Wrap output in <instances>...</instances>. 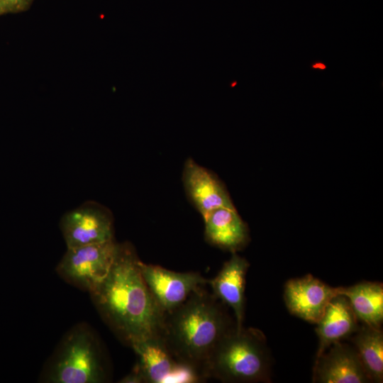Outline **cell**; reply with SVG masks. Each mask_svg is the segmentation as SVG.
Wrapping results in <instances>:
<instances>
[{"label": "cell", "mask_w": 383, "mask_h": 383, "mask_svg": "<svg viewBox=\"0 0 383 383\" xmlns=\"http://www.w3.org/2000/svg\"><path fill=\"white\" fill-rule=\"evenodd\" d=\"M139 261L131 245L118 244L108 275L89 292L106 323L130 346L162 335L165 317L143 278Z\"/></svg>", "instance_id": "1"}, {"label": "cell", "mask_w": 383, "mask_h": 383, "mask_svg": "<svg viewBox=\"0 0 383 383\" xmlns=\"http://www.w3.org/2000/svg\"><path fill=\"white\" fill-rule=\"evenodd\" d=\"M206 379L194 366L176 360L162 383H196Z\"/></svg>", "instance_id": "17"}, {"label": "cell", "mask_w": 383, "mask_h": 383, "mask_svg": "<svg viewBox=\"0 0 383 383\" xmlns=\"http://www.w3.org/2000/svg\"><path fill=\"white\" fill-rule=\"evenodd\" d=\"M106 373L94 335L85 328L73 330L65 338L48 373L53 383H99Z\"/></svg>", "instance_id": "4"}, {"label": "cell", "mask_w": 383, "mask_h": 383, "mask_svg": "<svg viewBox=\"0 0 383 383\" xmlns=\"http://www.w3.org/2000/svg\"><path fill=\"white\" fill-rule=\"evenodd\" d=\"M316 324L319 342L316 357L331 345L350 338L360 327L348 299L342 294L331 299Z\"/></svg>", "instance_id": "12"}, {"label": "cell", "mask_w": 383, "mask_h": 383, "mask_svg": "<svg viewBox=\"0 0 383 383\" xmlns=\"http://www.w3.org/2000/svg\"><path fill=\"white\" fill-rule=\"evenodd\" d=\"M122 383H142L144 382L143 377L136 365L131 372L122 378L120 381Z\"/></svg>", "instance_id": "19"}, {"label": "cell", "mask_w": 383, "mask_h": 383, "mask_svg": "<svg viewBox=\"0 0 383 383\" xmlns=\"http://www.w3.org/2000/svg\"><path fill=\"white\" fill-rule=\"evenodd\" d=\"M370 382H383V333L381 328L363 324L350 336Z\"/></svg>", "instance_id": "16"}, {"label": "cell", "mask_w": 383, "mask_h": 383, "mask_svg": "<svg viewBox=\"0 0 383 383\" xmlns=\"http://www.w3.org/2000/svg\"><path fill=\"white\" fill-rule=\"evenodd\" d=\"M249 267L245 258L234 252L209 282L212 294L232 309L237 330L243 328L245 280Z\"/></svg>", "instance_id": "11"}, {"label": "cell", "mask_w": 383, "mask_h": 383, "mask_svg": "<svg viewBox=\"0 0 383 383\" xmlns=\"http://www.w3.org/2000/svg\"><path fill=\"white\" fill-rule=\"evenodd\" d=\"M226 306L202 287L165 313L162 338L169 351L174 360L197 368L205 379L204 368L211 353L235 327Z\"/></svg>", "instance_id": "2"}, {"label": "cell", "mask_w": 383, "mask_h": 383, "mask_svg": "<svg viewBox=\"0 0 383 383\" xmlns=\"http://www.w3.org/2000/svg\"><path fill=\"white\" fill-rule=\"evenodd\" d=\"M34 0H0V16L27 11Z\"/></svg>", "instance_id": "18"}, {"label": "cell", "mask_w": 383, "mask_h": 383, "mask_svg": "<svg viewBox=\"0 0 383 383\" xmlns=\"http://www.w3.org/2000/svg\"><path fill=\"white\" fill-rule=\"evenodd\" d=\"M235 84H236V82H235V83H234V84H232L231 86L233 87Z\"/></svg>", "instance_id": "21"}, {"label": "cell", "mask_w": 383, "mask_h": 383, "mask_svg": "<svg viewBox=\"0 0 383 383\" xmlns=\"http://www.w3.org/2000/svg\"><path fill=\"white\" fill-rule=\"evenodd\" d=\"M60 228L67 248L114 240L111 213L94 203L86 204L66 213L62 218Z\"/></svg>", "instance_id": "7"}, {"label": "cell", "mask_w": 383, "mask_h": 383, "mask_svg": "<svg viewBox=\"0 0 383 383\" xmlns=\"http://www.w3.org/2000/svg\"><path fill=\"white\" fill-rule=\"evenodd\" d=\"M118 245L112 240L67 248L57 267V271L68 282L90 292L108 275Z\"/></svg>", "instance_id": "5"}, {"label": "cell", "mask_w": 383, "mask_h": 383, "mask_svg": "<svg viewBox=\"0 0 383 383\" xmlns=\"http://www.w3.org/2000/svg\"><path fill=\"white\" fill-rule=\"evenodd\" d=\"M339 294L333 287L311 274L289 279L284 284V299L289 311L316 324L331 299Z\"/></svg>", "instance_id": "8"}, {"label": "cell", "mask_w": 383, "mask_h": 383, "mask_svg": "<svg viewBox=\"0 0 383 383\" xmlns=\"http://www.w3.org/2000/svg\"><path fill=\"white\" fill-rule=\"evenodd\" d=\"M131 347L138 357L135 365L144 382L162 383L175 361L162 335L143 339Z\"/></svg>", "instance_id": "15"}, {"label": "cell", "mask_w": 383, "mask_h": 383, "mask_svg": "<svg viewBox=\"0 0 383 383\" xmlns=\"http://www.w3.org/2000/svg\"><path fill=\"white\" fill-rule=\"evenodd\" d=\"M312 67L313 68H318V69H320V70H325L326 69V65L321 62H316L315 64H313L312 65Z\"/></svg>", "instance_id": "20"}, {"label": "cell", "mask_w": 383, "mask_h": 383, "mask_svg": "<svg viewBox=\"0 0 383 383\" xmlns=\"http://www.w3.org/2000/svg\"><path fill=\"white\" fill-rule=\"evenodd\" d=\"M339 294L348 299L358 321L367 326L381 328L383 322L382 283L362 282L350 287H339Z\"/></svg>", "instance_id": "14"}, {"label": "cell", "mask_w": 383, "mask_h": 383, "mask_svg": "<svg viewBox=\"0 0 383 383\" xmlns=\"http://www.w3.org/2000/svg\"><path fill=\"white\" fill-rule=\"evenodd\" d=\"M182 181L188 197L203 218L218 208L235 207L221 181L192 159L184 164Z\"/></svg>", "instance_id": "10"}, {"label": "cell", "mask_w": 383, "mask_h": 383, "mask_svg": "<svg viewBox=\"0 0 383 383\" xmlns=\"http://www.w3.org/2000/svg\"><path fill=\"white\" fill-rule=\"evenodd\" d=\"M313 382L318 383L370 382L353 345L337 342L316 357Z\"/></svg>", "instance_id": "9"}, {"label": "cell", "mask_w": 383, "mask_h": 383, "mask_svg": "<svg viewBox=\"0 0 383 383\" xmlns=\"http://www.w3.org/2000/svg\"><path fill=\"white\" fill-rule=\"evenodd\" d=\"M139 267L150 292L165 313L177 309L192 294L209 282L196 272L172 271L140 260Z\"/></svg>", "instance_id": "6"}, {"label": "cell", "mask_w": 383, "mask_h": 383, "mask_svg": "<svg viewBox=\"0 0 383 383\" xmlns=\"http://www.w3.org/2000/svg\"><path fill=\"white\" fill-rule=\"evenodd\" d=\"M270 355L262 332L235 327L219 341L204 368L206 379L223 382H270Z\"/></svg>", "instance_id": "3"}, {"label": "cell", "mask_w": 383, "mask_h": 383, "mask_svg": "<svg viewBox=\"0 0 383 383\" xmlns=\"http://www.w3.org/2000/svg\"><path fill=\"white\" fill-rule=\"evenodd\" d=\"M203 219L205 238L214 246L234 253L249 241L248 226L235 207L218 208Z\"/></svg>", "instance_id": "13"}]
</instances>
